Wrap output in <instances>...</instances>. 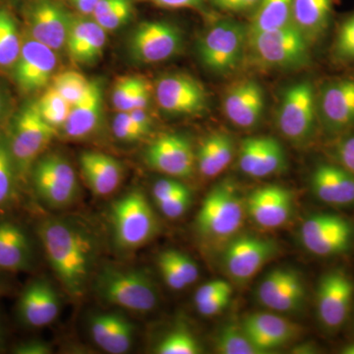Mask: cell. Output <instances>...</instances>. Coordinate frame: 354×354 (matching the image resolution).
<instances>
[{"label":"cell","instance_id":"cell-28","mask_svg":"<svg viewBox=\"0 0 354 354\" xmlns=\"http://www.w3.org/2000/svg\"><path fill=\"white\" fill-rule=\"evenodd\" d=\"M106 35L91 16L73 12L65 50L76 64H94L104 53Z\"/></svg>","mask_w":354,"mask_h":354},{"label":"cell","instance_id":"cell-59","mask_svg":"<svg viewBox=\"0 0 354 354\" xmlns=\"http://www.w3.org/2000/svg\"><path fill=\"white\" fill-rule=\"evenodd\" d=\"M342 354H354V342L342 349Z\"/></svg>","mask_w":354,"mask_h":354},{"label":"cell","instance_id":"cell-10","mask_svg":"<svg viewBox=\"0 0 354 354\" xmlns=\"http://www.w3.org/2000/svg\"><path fill=\"white\" fill-rule=\"evenodd\" d=\"M21 13L28 35L51 50H65L73 11L62 0H26Z\"/></svg>","mask_w":354,"mask_h":354},{"label":"cell","instance_id":"cell-27","mask_svg":"<svg viewBox=\"0 0 354 354\" xmlns=\"http://www.w3.org/2000/svg\"><path fill=\"white\" fill-rule=\"evenodd\" d=\"M241 327L261 354L285 346L299 334L297 325L270 313L251 314L244 319Z\"/></svg>","mask_w":354,"mask_h":354},{"label":"cell","instance_id":"cell-56","mask_svg":"<svg viewBox=\"0 0 354 354\" xmlns=\"http://www.w3.org/2000/svg\"><path fill=\"white\" fill-rule=\"evenodd\" d=\"M7 108V95L6 88L0 82V121L3 118Z\"/></svg>","mask_w":354,"mask_h":354},{"label":"cell","instance_id":"cell-43","mask_svg":"<svg viewBox=\"0 0 354 354\" xmlns=\"http://www.w3.org/2000/svg\"><path fill=\"white\" fill-rule=\"evenodd\" d=\"M113 131L116 139L125 143L141 141L148 134L133 120L128 113H118L113 118Z\"/></svg>","mask_w":354,"mask_h":354},{"label":"cell","instance_id":"cell-33","mask_svg":"<svg viewBox=\"0 0 354 354\" xmlns=\"http://www.w3.org/2000/svg\"><path fill=\"white\" fill-rule=\"evenodd\" d=\"M153 95V88L143 77L122 76L113 86L111 101L118 113H127L137 109H148Z\"/></svg>","mask_w":354,"mask_h":354},{"label":"cell","instance_id":"cell-21","mask_svg":"<svg viewBox=\"0 0 354 354\" xmlns=\"http://www.w3.org/2000/svg\"><path fill=\"white\" fill-rule=\"evenodd\" d=\"M265 93L257 81L243 78L232 83L223 95V113L241 129H252L262 120L265 111Z\"/></svg>","mask_w":354,"mask_h":354},{"label":"cell","instance_id":"cell-53","mask_svg":"<svg viewBox=\"0 0 354 354\" xmlns=\"http://www.w3.org/2000/svg\"><path fill=\"white\" fill-rule=\"evenodd\" d=\"M53 353L50 344L41 339H28L16 344L12 348L15 354H50Z\"/></svg>","mask_w":354,"mask_h":354},{"label":"cell","instance_id":"cell-46","mask_svg":"<svg viewBox=\"0 0 354 354\" xmlns=\"http://www.w3.org/2000/svg\"><path fill=\"white\" fill-rule=\"evenodd\" d=\"M209 8L230 15H252L260 0H206Z\"/></svg>","mask_w":354,"mask_h":354},{"label":"cell","instance_id":"cell-8","mask_svg":"<svg viewBox=\"0 0 354 354\" xmlns=\"http://www.w3.org/2000/svg\"><path fill=\"white\" fill-rule=\"evenodd\" d=\"M111 228L115 246L132 252L153 239L158 232V221L141 190L129 191L111 207Z\"/></svg>","mask_w":354,"mask_h":354},{"label":"cell","instance_id":"cell-19","mask_svg":"<svg viewBox=\"0 0 354 354\" xmlns=\"http://www.w3.org/2000/svg\"><path fill=\"white\" fill-rule=\"evenodd\" d=\"M145 162L151 169L176 178H189L197 165L189 140L174 133L153 140L146 149Z\"/></svg>","mask_w":354,"mask_h":354},{"label":"cell","instance_id":"cell-18","mask_svg":"<svg viewBox=\"0 0 354 354\" xmlns=\"http://www.w3.org/2000/svg\"><path fill=\"white\" fill-rule=\"evenodd\" d=\"M354 286L348 274L335 270L326 274L319 283L317 313L321 325L329 332L341 329L353 304Z\"/></svg>","mask_w":354,"mask_h":354},{"label":"cell","instance_id":"cell-25","mask_svg":"<svg viewBox=\"0 0 354 354\" xmlns=\"http://www.w3.org/2000/svg\"><path fill=\"white\" fill-rule=\"evenodd\" d=\"M317 199L333 207L354 206V174L337 162L317 165L310 176Z\"/></svg>","mask_w":354,"mask_h":354},{"label":"cell","instance_id":"cell-31","mask_svg":"<svg viewBox=\"0 0 354 354\" xmlns=\"http://www.w3.org/2000/svg\"><path fill=\"white\" fill-rule=\"evenodd\" d=\"M337 0H292L293 25L311 46L329 32L335 19Z\"/></svg>","mask_w":354,"mask_h":354},{"label":"cell","instance_id":"cell-36","mask_svg":"<svg viewBox=\"0 0 354 354\" xmlns=\"http://www.w3.org/2000/svg\"><path fill=\"white\" fill-rule=\"evenodd\" d=\"M22 44L19 25L10 7L0 4V68H12Z\"/></svg>","mask_w":354,"mask_h":354},{"label":"cell","instance_id":"cell-17","mask_svg":"<svg viewBox=\"0 0 354 354\" xmlns=\"http://www.w3.org/2000/svg\"><path fill=\"white\" fill-rule=\"evenodd\" d=\"M15 312L18 322L27 329L46 327L59 315V295L48 279H32L21 291Z\"/></svg>","mask_w":354,"mask_h":354},{"label":"cell","instance_id":"cell-3","mask_svg":"<svg viewBox=\"0 0 354 354\" xmlns=\"http://www.w3.org/2000/svg\"><path fill=\"white\" fill-rule=\"evenodd\" d=\"M93 279L95 295L104 304L140 314L157 308V286L143 270L106 265Z\"/></svg>","mask_w":354,"mask_h":354},{"label":"cell","instance_id":"cell-54","mask_svg":"<svg viewBox=\"0 0 354 354\" xmlns=\"http://www.w3.org/2000/svg\"><path fill=\"white\" fill-rule=\"evenodd\" d=\"M67 6L73 9V12L83 16H92L100 0H62Z\"/></svg>","mask_w":354,"mask_h":354},{"label":"cell","instance_id":"cell-5","mask_svg":"<svg viewBox=\"0 0 354 354\" xmlns=\"http://www.w3.org/2000/svg\"><path fill=\"white\" fill-rule=\"evenodd\" d=\"M57 135V130L39 113L36 101L25 102L14 114L6 136L22 184L29 181L32 165Z\"/></svg>","mask_w":354,"mask_h":354},{"label":"cell","instance_id":"cell-34","mask_svg":"<svg viewBox=\"0 0 354 354\" xmlns=\"http://www.w3.org/2000/svg\"><path fill=\"white\" fill-rule=\"evenodd\" d=\"M292 24V0H260L249 18L247 29L248 35H252Z\"/></svg>","mask_w":354,"mask_h":354},{"label":"cell","instance_id":"cell-35","mask_svg":"<svg viewBox=\"0 0 354 354\" xmlns=\"http://www.w3.org/2000/svg\"><path fill=\"white\" fill-rule=\"evenodd\" d=\"M21 185L6 133L0 132V213H7L19 202Z\"/></svg>","mask_w":354,"mask_h":354},{"label":"cell","instance_id":"cell-58","mask_svg":"<svg viewBox=\"0 0 354 354\" xmlns=\"http://www.w3.org/2000/svg\"><path fill=\"white\" fill-rule=\"evenodd\" d=\"M1 1L3 2L2 4H4V6H16L20 7L21 4L26 1V0H1Z\"/></svg>","mask_w":354,"mask_h":354},{"label":"cell","instance_id":"cell-30","mask_svg":"<svg viewBox=\"0 0 354 354\" xmlns=\"http://www.w3.org/2000/svg\"><path fill=\"white\" fill-rule=\"evenodd\" d=\"M79 162L84 180L95 196H109L122 183L123 165L111 156L97 151H85L81 153Z\"/></svg>","mask_w":354,"mask_h":354},{"label":"cell","instance_id":"cell-14","mask_svg":"<svg viewBox=\"0 0 354 354\" xmlns=\"http://www.w3.org/2000/svg\"><path fill=\"white\" fill-rule=\"evenodd\" d=\"M274 239L255 235L235 236L223 249V265L235 283H248L279 252Z\"/></svg>","mask_w":354,"mask_h":354},{"label":"cell","instance_id":"cell-49","mask_svg":"<svg viewBox=\"0 0 354 354\" xmlns=\"http://www.w3.org/2000/svg\"><path fill=\"white\" fill-rule=\"evenodd\" d=\"M165 9H192L205 16L211 15L206 0H134Z\"/></svg>","mask_w":354,"mask_h":354},{"label":"cell","instance_id":"cell-12","mask_svg":"<svg viewBox=\"0 0 354 354\" xmlns=\"http://www.w3.org/2000/svg\"><path fill=\"white\" fill-rule=\"evenodd\" d=\"M317 108L320 128L337 137L354 130V77L326 80L317 87Z\"/></svg>","mask_w":354,"mask_h":354},{"label":"cell","instance_id":"cell-48","mask_svg":"<svg viewBox=\"0 0 354 354\" xmlns=\"http://www.w3.org/2000/svg\"><path fill=\"white\" fill-rule=\"evenodd\" d=\"M158 267L160 270V276L171 290H183L184 288H187V283H185L181 274L177 271L176 268L172 264L171 261L167 257L165 251L158 255Z\"/></svg>","mask_w":354,"mask_h":354},{"label":"cell","instance_id":"cell-26","mask_svg":"<svg viewBox=\"0 0 354 354\" xmlns=\"http://www.w3.org/2000/svg\"><path fill=\"white\" fill-rule=\"evenodd\" d=\"M104 113V88L99 80H91L87 92L71 106L62 127L69 140H86L94 136L101 128Z\"/></svg>","mask_w":354,"mask_h":354},{"label":"cell","instance_id":"cell-60","mask_svg":"<svg viewBox=\"0 0 354 354\" xmlns=\"http://www.w3.org/2000/svg\"><path fill=\"white\" fill-rule=\"evenodd\" d=\"M4 337H6V333H4L3 324H2L1 316H0V348L3 344Z\"/></svg>","mask_w":354,"mask_h":354},{"label":"cell","instance_id":"cell-2","mask_svg":"<svg viewBox=\"0 0 354 354\" xmlns=\"http://www.w3.org/2000/svg\"><path fill=\"white\" fill-rule=\"evenodd\" d=\"M245 212V202L234 183L225 180L216 184L198 213L197 234L205 245L223 249L241 230Z\"/></svg>","mask_w":354,"mask_h":354},{"label":"cell","instance_id":"cell-42","mask_svg":"<svg viewBox=\"0 0 354 354\" xmlns=\"http://www.w3.org/2000/svg\"><path fill=\"white\" fill-rule=\"evenodd\" d=\"M134 0H118L111 9L97 18H93L104 31L114 32L124 27L133 19Z\"/></svg>","mask_w":354,"mask_h":354},{"label":"cell","instance_id":"cell-11","mask_svg":"<svg viewBox=\"0 0 354 354\" xmlns=\"http://www.w3.org/2000/svg\"><path fill=\"white\" fill-rule=\"evenodd\" d=\"M183 31L169 21L151 20L134 28L127 48L130 57L140 64H153L171 59L183 48Z\"/></svg>","mask_w":354,"mask_h":354},{"label":"cell","instance_id":"cell-41","mask_svg":"<svg viewBox=\"0 0 354 354\" xmlns=\"http://www.w3.org/2000/svg\"><path fill=\"white\" fill-rule=\"evenodd\" d=\"M91 80L75 70H65L55 74L50 86L73 106L87 92Z\"/></svg>","mask_w":354,"mask_h":354},{"label":"cell","instance_id":"cell-40","mask_svg":"<svg viewBox=\"0 0 354 354\" xmlns=\"http://www.w3.org/2000/svg\"><path fill=\"white\" fill-rule=\"evenodd\" d=\"M158 354H199L202 348L194 335L184 327H177L165 335L155 348Z\"/></svg>","mask_w":354,"mask_h":354},{"label":"cell","instance_id":"cell-22","mask_svg":"<svg viewBox=\"0 0 354 354\" xmlns=\"http://www.w3.org/2000/svg\"><path fill=\"white\" fill-rule=\"evenodd\" d=\"M304 281L290 269L272 270L260 283L257 297L261 304L281 313H292L304 306Z\"/></svg>","mask_w":354,"mask_h":354},{"label":"cell","instance_id":"cell-16","mask_svg":"<svg viewBox=\"0 0 354 354\" xmlns=\"http://www.w3.org/2000/svg\"><path fill=\"white\" fill-rule=\"evenodd\" d=\"M153 95L160 109L171 115H198L208 106V95L204 86L187 74L171 73L160 77L156 82Z\"/></svg>","mask_w":354,"mask_h":354},{"label":"cell","instance_id":"cell-4","mask_svg":"<svg viewBox=\"0 0 354 354\" xmlns=\"http://www.w3.org/2000/svg\"><path fill=\"white\" fill-rule=\"evenodd\" d=\"M311 44L295 25L248 35L246 58L257 68L288 71L311 64Z\"/></svg>","mask_w":354,"mask_h":354},{"label":"cell","instance_id":"cell-13","mask_svg":"<svg viewBox=\"0 0 354 354\" xmlns=\"http://www.w3.org/2000/svg\"><path fill=\"white\" fill-rule=\"evenodd\" d=\"M300 237L305 248L318 257L348 252L354 241L353 223L335 214H315L302 223Z\"/></svg>","mask_w":354,"mask_h":354},{"label":"cell","instance_id":"cell-6","mask_svg":"<svg viewBox=\"0 0 354 354\" xmlns=\"http://www.w3.org/2000/svg\"><path fill=\"white\" fill-rule=\"evenodd\" d=\"M247 39V24L220 17L198 39V57L205 68L218 75H228L245 62Z\"/></svg>","mask_w":354,"mask_h":354},{"label":"cell","instance_id":"cell-24","mask_svg":"<svg viewBox=\"0 0 354 354\" xmlns=\"http://www.w3.org/2000/svg\"><path fill=\"white\" fill-rule=\"evenodd\" d=\"M245 208L248 216L261 227H283L292 215V192L277 185L258 188L247 197Z\"/></svg>","mask_w":354,"mask_h":354},{"label":"cell","instance_id":"cell-45","mask_svg":"<svg viewBox=\"0 0 354 354\" xmlns=\"http://www.w3.org/2000/svg\"><path fill=\"white\" fill-rule=\"evenodd\" d=\"M333 157L335 162L354 174V130L335 138Z\"/></svg>","mask_w":354,"mask_h":354},{"label":"cell","instance_id":"cell-39","mask_svg":"<svg viewBox=\"0 0 354 354\" xmlns=\"http://www.w3.org/2000/svg\"><path fill=\"white\" fill-rule=\"evenodd\" d=\"M215 349L221 354H261L241 326L234 324L221 328L216 337Z\"/></svg>","mask_w":354,"mask_h":354},{"label":"cell","instance_id":"cell-44","mask_svg":"<svg viewBox=\"0 0 354 354\" xmlns=\"http://www.w3.org/2000/svg\"><path fill=\"white\" fill-rule=\"evenodd\" d=\"M192 202V194L187 186H184L183 189L178 191L176 194L162 201L156 203L158 209L162 215L169 218H178L185 214Z\"/></svg>","mask_w":354,"mask_h":354},{"label":"cell","instance_id":"cell-20","mask_svg":"<svg viewBox=\"0 0 354 354\" xmlns=\"http://www.w3.org/2000/svg\"><path fill=\"white\" fill-rule=\"evenodd\" d=\"M6 214L0 213V272H32L37 261L34 239L20 221Z\"/></svg>","mask_w":354,"mask_h":354},{"label":"cell","instance_id":"cell-52","mask_svg":"<svg viewBox=\"0 0 354 354\" xmlns=\"http://www.w3.org/2000/svg\"><path fill=\"white\" fill-rule=\"evenodd\" d=\"M232 288V286L227 281L223 279H214L209 283H204L200 286L194 295V304H201L203 301L209 299V298L215 297L221 291Z\"/></svg>","mask_w":354,"mask_h":354},{"label":"cell","instance_id":"cell-57","mask_svg":"<svg viewBox=\"0 0 354 354\" xmlns=\"http://www.w3.org/2000/svg\"><path fill=\"white\" fill-rule=\"evenodd\" d=\"M1 274H4V272H0V297H4L10 291V286L7 285L6 281L2 278Z\"/></svg>","mask_w":354,"mask_h":354},{"label":"cell","instance_id":"cell-9","mask_svg":"<svg viewBox=\"0 0 354 354\" xmlns=\"http://www.w3.org/2000/svg\"><path fill=\"white\" fill-rule=\"evenodd\" d=\"M29 181L39 201L55 211L74 206L80 196L76 172L60 153H43L32 165Z\"/></svg>","mask_w":354,"mask_h":354},{"label":"cell","instance_id":"cell-7","mask_svg":"<svg viewBox=\"0 0 354 354\" xmlns=\"http://www.w3.org/2000/svg\"><path fill=\"white\" fill-rule=\"evenodd\" d=\"M281 136L297 146L308 145L320 129L317 87L310 80L291 84L283 91L277 109Z\"/></svg>","mask_w":354,"mask_h":354},{"label":"cell","instance_id":"cell-29","mask_svg":"<svg viewBox=\"0 0 354 354\" xmlns=\"http://www.w3.org/2000/svg\"><path fill=\"white\" fill-rule=\"evenodd\" d=\"M93 342L111 354L127 353L134 342V324L120 313H97L88 320Z\"/></svg>","mask_w":354,"mask_h":354},{"label":"cell","instance_id":"cell-50","mask_svg":"<svg viewBox=\"0 0 354 354\" xmlns=\"http://www.w3.org/2000/svg\"><path fill=\"white\" fill-rule=\"evenodd\" d=\"M232 297V288H227V290L221 291L218 293L215 297L209 298L206 301H203L201 304H195L198 312L202 316L212 317L218 315L223 310L227 308V305L230 304V299Z\"/></svg>","mask_w":354,"mask_h":354},{"label":"cell","instance_id":"cell-32","mask_svg":"<svg viewBox=\"0 0 354 354\" xmlns=\"http://www.w3.org/2000/svg\"><path fill=\"white\" fill-rule=\"evenodd\" d=\"M234 155V142L225 132H214L203 139L196 152V165L200 174L213 178L225 171Z\"/></svg>","mask_w":354,"mask_h":354},{"label":"cell","instance_id":"cell-47","mask_svg":"<svg viewBox=\"0 0 354 354\" xmlns=\"http://www.w3.org/2000/svg\"><path fill=\"white\" fill-rule=\"evenodd\" d=\"M165 252L187 286L192 285L197 281L199 278V269H198L196 263L191 259L189 256L180 252V251L172 250V249L171 250H165Z\"/></svg>","mask_w":354,"mask_h":354},{"label":"cell","instance_id":"cell-38","mask_svg":"<svg viewBox=\"0 0 354 354\" xmlns=\"http://www.w3.org/2000/svg\"><path fill=\"white\" fill-rule=\"evenodd\" d=\"M39 113L55 129H62L71 111V104L55 88L48 86L37 100Z\"/></svg>","mask_w":354,"mask_h":354},{"label":"cell","instance_id":"cell-37","mask_svg":"<svg viewBox=\"0 0 354 354\" xmlns=\"http://www.w3.org/2000/svg\"><path fill=\"white\" fill-rule=\"evenodd\" d=\"M330 53L339 66H354V9L344 14L335 25Z\"/></svg>","mask_w":354,"mask_h":354},{"label":"cell","instance_id":"cell-15","mask_svg":"<svg viewBox=\"0 0 354 354\" xmlns=\"http://www.w3.org/2000/svg\"><path fill=\"white\" fill-rule=\"evenodd\" d=\"M57 67V51L27 35L23 39L19 57L10 70L17 88L23 94L30 95L50 86Z\"/></svg>","mask_w":354,"mask_h":354},{"label":"cell","instance_id":"cell-1","mask_svg":"<svg viewBox=\"0 0 354 354\" xmlns=\"http://www.w3.org/2000/svg\"><path fill=\"white\" fill-rule=\"evenodd\" d=\"M36 234L65 292L80 300L94 279L101 251L94 228L73 216H50L39 221Z\"/></svg>","mask_w":354,"mask_h":354},{"label":"cell","instance_id":"cell-55","mask_svg":"<svg viewBox=\"0 0 354 354\" xmlns=\"http://www.w3.org/2000/svg\"><path fill=\"white\" fill-rule=\"evenodd\" d=\"M127 113L130 114L133 120H134L147 134L149 135L152 132L153 121L152 116L149 113L148 109H133V111H127Z\"/></svg>","mask_w":354,"mask_h":354},{"label":"cell","instance_id":"cell-23","mask_svg":"<svg viewBox=\"0 0 354 354\" xmlns=\"http://www.w3.org/2000/svg\"><path fill=\"white\" fill-rule=\"evenodd\" d=\"M241 171L253 178L283 172L288 165L285 149L272 137H251L243 140L239 152Z\"/></svg>","mask_w":354,"mask_h":354},{"label":"cell","instance_id":"cell-51","mask_svg":"<svg viewBox=\"0 0 354 354\" xmlns=\"http://www.w3.org/2000/svg\"><path fill=\"white\" fill-rule=\"evenodd\" d=\"M184 184L174 178L160 179L153 186V198L156 203L162 201L176 194L184 187Z\"/></svg>","mask_w":354,"mask_h":354}]
</instances>
